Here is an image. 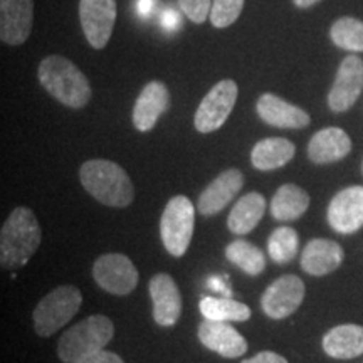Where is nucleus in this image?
Segmentation results:
<instances>
[{"label": "nucleus", "instance_id": "72a5a7b5", "mask_svg": "<svg viewBox=\"0 0 363 363\" xmlns=\"http://www.w3.org/2000/svg\"><path fill=\"white\" fill-rule=\"evenodd\" d=\"M293 2H294V6L299 9H308V7L315 6V4H318V2H321V0H293Z\"/></svg>", "mask_w": 363, "mask_h": 363}, {"label": "nucleus", "instance_id": "0eeeda50", "mask_svg": "<svg viewBox=\"0 0 363 363\" xmlns=\"http://www.w3.org/2000/svg\"><path fill=\"white\" fill-rule=\"evenodd\" d=\"M238 84L233 79H222L203 96L195 111L194 125L201 133H212L225 123L238 101Z\"/></svg>", "mask_w": 363, "mask_h": 363}, {"label": "nucleus", "instance_id": "6e6552de", "mask_svg": "<svg viewBox=\"0 0 363 363\" xmlns=\"http://www.w3.org/2000/svg\"><path fill=\"white\" fill-rule=\"evenodd\" d=\"M93 278L104 291L126 296L138 286V271L123 254H103L93 264Z\"/></svg>", "mask_w": 363, "mask_h": 363}, {"label": "nucleus", "instance_id": "473e14b6", "mask_svg": "<svg viewBox=\"0 0 363 363\" xmlns=\"http://www.w3.org/2000/svg\"><path fill=\"white\" fill-rule=\"evenodd\" d=\"M167 13H169V16L165 17V26H167V27H170V29H174V27H177V26L180 24V19L175 16V12H167Z\"/></svg>", "mask_w": 363, "mask_h": 363}, {"label": "nucleus", "instance_id": "ddd939ff", "mask_svg": "<svg viewBox=\"0 0 363 363\" xmlns=\"http://www.w3.org/2000/svg\"><path fill=\"white\" fill-rule=\"evenodd\" d=\"M34 0H0V39L9 45H21L33 30Z\"/></svg>", "mask_w": 363, "mask_h": 363}, {"label": "nucleus", "instance_id": "7c9ffc66", "mask_svg": "<svg viewBox=\"0 0 363 363\" xmlns=\"http://www.w3.org/2000/svg\"><path fill=\"white\" fill-rule=\"evenodd\" d=\"M78 363H125L123 358L113 352H106L101 350L98 353H93V355L83 358V360Z\"/></svg>", "mask_w": 363, "mask_h": 363}, {"label": "nucleus", "instance_id": "c756f323", "mask_svg": "<svg viewBox=\"0 0 363 363\" xmlns=\"http://www.w3.org/2000/svg\"><path fill=\"white\" fill-rule=\"evenodd\" d=\"M179 6L182 12L195 24H202L207 17H211L208 13L212 9V0H179Z\"/></svg>", "mask_w": 363, "mask_h": 363}, {"label": "nucleus", "instance_id": "f704fd0d", "mask_svg": "<svg viewBox=\"0 0 363 363\" xmlns=\"http://www.w3.org/2000/svg\"><path fill=\"white\" fill-rule=\"evenodd\" d=\"M150 7H152V0H142L140 2V11H142V13H148Z\"/></svg>", "mask_w": 363, "mask_h": 363}, {"label": "nucleus", "instance_id": "412c9836", "mask_svg": "<svg viewBox=\"0 0 363 363\" xmlns=\"http://www.w3.org/2000/svg\"><path fill=\"white\" fill-rule=\"evenodd\" d=\"M323 350L337 360H350L363 353V326L338 325L323 337Z\"/></svg>", "mask_w": 363, "mask_h": 363}, {"label": "nucleus", "instance_id": "f3484780", "mask_svg": "<svg viewBox=\"0 0 363 363\" xmlns=\"http://www.w3.org/2000/svg\"><path fill=\"white\" fill-rule=\"evenodd\" d=\"M170 93L162 81H150L136 98L133 106V125L138 131H150L158 118L169 110Z\"/></svg>", "mask_w": 363, "mask_h": 363}, {"label": "nucleus", "instance_id": "f257e3e1", "mask_svg": "<svg viewBox=\"0 0 363 363\" xmlns=\"http://www.w3.org/2000/svg\"><path fill=\"white\" fill-rule=\"evenodd\" d=\"M43 239L34 212L27 207L13 208L0 233V262L6 269L26 266Z\"/></svg>", "mask_w": 363, "mask_h": 363}, {"label": "nucleus", "instance_id": "4be33fe9", "mask_svg": "<svg viewBox=\"0 0 363 363\" xmlns=\"http://www.w3.org/2000/svg\"><path fill=\"white\" fill-rule=\"evenodd\" d=\"M266 211V199L261 194L251 192L240 197L227 217V227L230 233L246 235L256 229Z\"/></svg>", "mask_w": 363, "mask_h": 363}, {"label": "nucleus", "instance_id": "9b49d317", "mask_svg": "<svg viewBox=\"0 0 363 363\" xmlns=\"http://www.w3.org/2000/svg\"><path fill=\"white\" fill-rule=\"evenodd\" d=\"M363 91V59L352 54L342 61L338 67L333 88L328 94V106L331 111H348L357 103Z\"/></svg>", "mask_w": 363, "mask_h": 363}, {"label": "nucleus", "instance_id": "b1692460", "mask_svg": "<svg viewBox=\"0 0 363 363\" xmlns=\"http://www.w3.org/2000/svg\"><path fill=\"white\" fill-rule=\"evenodd\" d=\"M310 207V195L294 184H284L271 201V216L276 220H296Z\"/></svg>", "mask_w": 363, "mask_h": 363}, {"label": "nucleus", "instance_id": "6ab92c4d", "mask_svg": "<svg viewBox=\"0 0 363 363\" xmlns=\"http://www.w3.org/2000/svg\"><path fill=\"white\" fill-rule=\"evenodd\" d=\"M345 252L338 242L330 239H313L301 254V269L311 276H325L337 271L343 262Z\"/></svg>", "mask_w": 363, "mask_h": 363}, {"label": "nucleus", "instance_id": "5701e85b", "mask_svg": "<svg viewBox=\"0 0 363 363\" xmlns=\"http://www.w3.org/2000/svg\"><path fill=\"white\" fill-rule=\"evenodd\" d=\"M296 147L286 138H266L254 145L251 152L252 167L257 170L269 172L284 167L293 160Z\"/></svg>", "mask_w": 363, "mask_h": 363}, {"label": "nucleus", "instance_id": "9d476101", "mask_svg": "<svg viewBox=\"0 0 363 363\" xmlns=\"http://www.w3.org/2000/svg\"><path fill=\"white\" fill-rule=\"evenodd\" d=\"M83 33L94 49H104L116 22V0H79Z\"/></svg>", "mask_w": 363, "mask_h": 363}, {"label": "nucleus", "instance_id": "a878e982", "mask_svg": "<svg viewBox=\"0 0 363 363\" xmlns=\"http://www.w3.org/2000/svg\"><path fill=\"white\" fill-rule=\"evenodd\" d=\"M225 257L249 276H257L264 271L266 257L262 251L252 242L238 239L225 247Z\"/></svg>", "mask_w": 363, "mask_h": 363}, {"label": "nucleus", "instance_id": "dca6fc26", "mask_svg": "<svg viewBox=\"0 0 363 363\" xmlns=\"http://www.w3.org/2000/svg\"><path fill=\"white\" fill-rule=\"evenodd\" d=\"M244 185V175L238 169H229L217 177L208 187L203 190L197 201V211L202 216L211 217L224 211L234 201Z\"/></svg>", "mask_w": 363, "mask_h": 363}, {"label": "nucleus", "instance_id": "f03ea898", "mask_svg": "<svg viewBox=\"0 0 363 363\" xmlns=\"http://www.w3.org/2000/svg\"><path fill=\"white\" fill-rule=\"evenodd\" d=\"M43 88L67 108L81 110L91 99L89 81L74 62L62 56L43 59L38 69Z\"/></svg>", "mask_w": 363, "mask_h": 363}, {"label": "nucleus", "instance_id": "cd10ccee", "mask_svg": "<svg viewBox=\"0 0 363 363\" xmlns=\"http://www.w3.org/2000/svg\"><path fill=\"white\" fill-rule=\"evenodd\" d=\"M299 238L291 227H278L267 239V252L276 264H288L298 254Z\"/></svg>", "mask_w": 363, "mask_h": 363}, {"label": "nucleus", "instance_id": "aec40b11", "mask_svg": "<svg viewBox=\"0 0 363 363\" xmlns=\"http://www.w3.org/2000/svg\"><path fill=\"white\" fill-rule=\"evenodd\" d=\"M352 152L350 136L342 128H325L315 133L308 145V158L316 165L342 160Z\"/></svg>", "mask_w": 363, "mask_h": 363}, {"label": "nucleus", "instance_id": "393cba45", "mask_svg": "<svg viewBox=\"0 0 363 363\" xmlns=\"http://www.w3.org/2000/svg\"><path fill=\"white\" fill-rule=\"evenodd\" d=\"M202 316L214 321H247L251 318V308L230 298H202L199 305Z\"/></svg>", "mask_w": 363, "mask_h": 363}, {"label": "nucleus", "instance_id": "39448f33", "mask_svg": "<svg viewBox=\"0 0 363 363\" xmlns=\"http://www.w3.org/2000/svg\"><path fill=\"white\" fill-rule=\"evenodd\" d=\"M83 294L76 286H59L40 299L33 313L34 328L39 337H51L61 326L69 323L79 311Z\"/></svg>", "mask_w": 363, "mask_h": 363}, {"label": "nucleus", "instance_id": "2f4dec72", "mask_svg": "<svg viewBox=\"0 0 363 363\" xmlns=\"http://www.w3.org/2000/svg\"><path fill=\"white\" fill-rule=\"evenodd\" d=\"M240 363H288V360L284 357H281L279 353L261 352L256 357L247 358V360H242Z\"/></svg>", "mask_w": 363, "mask_h": 363}, {"label": "nucleus", "instance_id": "c9c22d12", "mask_svg": "<svg viewBox=\"0 0 363 363\" xmlns=\"http://www.w3.org/2000/svg\"><path fill=\"white\" fill-rule=\"evenodd\" d=\"M362 172H363V163H362Z\"/></svg>", "mask_w": 363, "mask_h": 363}, {"label": "nucleus", "instance_id": "a211bd4d", "mask_svg": "<svg viewBox=\"0 0 363 363\" xmlns=\"http://www.w3.org/2000/svg\"><path fill=\"white\" fill-rule=\"evenodd\" d=\"M257 115L264 123L276 128L301 130L310 125L311 118L305 110L284 101L272 93H264L257 99Z\"/></svg>", "mask_w": 363, "mask_h": 363}, {"label": "nucleus", "instance_id": "1a4fd4ad", "mask_svg": "<svg viewBox=\"0 0 363 363\" xmlns=\"http://www.w3.org/2000/svg\"><path fill=\"white\" fill-rule=\"evenodd\" d=\"M305 293V283L301 278L284 274L267 286L261 296V308L272 320H284L301 306Z\"/></svg>", "mask_w": 363, "mask_h": 363}, {"label": "nucleus", "instance_id": "f8f14e48", "mask_svg": "<svg viewBox=\"0 0 363 363\" xmlns=\"http://www.w3.org/2000/svg\"><path fill=\"white\" fill-rule=\"evenodd\" d=\"M328 224L338 234H353L363 225V187L343 189L331 199L328 212Z\"/></svg>", "mask_w": 363, "mask_h": 363}, {"label": "nucleus", "instance_id": "20e7f679", "mask_svg": "<svg viewBox=\"0 0 363 363\" xmlns=\"http://www.w3.org/2000/svg\"><path fill=\"white\" fill-rule=\"evenodd\" d=\"M115 337V325L108 316L84 318L62 333L57 343V357L65 363H78L83 358L104 350Z\"/></svg>", "mask_w": 363, "mask_h": 363}, {"label": "nucleus", "instance_id": "7ed1b4c3", "mask_svg": "<svg viewBox=\"0 0 363 363\" xmlns=\"http://www.w3.org/2000/svg\"><path fill=\"white\" fill-rule=\"evenodd\" d=\"M79 180L86 192L108 207H128L135 199L133 184L120 165L110 160H89L81 165Z\"/></svg>", "mask_w": 363, "mask_h": 363}, {"label": "nucleus", "instance_id": "bb28decb", "mask_svg": "<svg viewBox=\"0 0 363 363\" xmlns=\"http://www.w3.org/2000/svg\"><path fill=\"white\" fill-rule=\"evenodd\" d=\"M330 38L340 49L363 52V22L355 17H342L331 26Z\"/></svg>", "mask_w": 363, "mask_h": 363}, {"label": "nucleus", "instance_id": "4468645a", "mask_svg": "<svg viewBox=\"0 0 363 363\" xmlns=\"http://www.w3.org/2000/svg\"><path fill=\"white\" fill-rule=\"evenodd\" d=\"M197 335L203 347L224 358H238L247 352V342L233 325H229V321L203 318Z\"/></svg>", "mask_w": 363, "mask_h": 363}, {"label": "nucleus", "instance_id": "423d86ee", "mask_svg": "<svg viewBox=\"0 0 363 363\" xmlns=\"http://www.w3.org/2000/svg\"><path fill=\"white\" fill-rule=\"evenodd\" d=\"M195 225V207L185 195H177L167 203L160 219V235L167 252L182 257L190 246Z\"/></svg>", "mask_w": 363, "mask_h": 363}, {"label": "nucleus", "instance_id": "c85d7f7f", "mask_svg": "<svg viewBox=\"0 0 363 363\" xmlns=\"http://www.w3.org/2000/svg\"><path fill=\"white\" fill-rule=\"evenodd\" d=\"M244 0H212L211 22L217 29H225L239 19Z\"/></svg>", "mask_w": 363, "mask_h": 363}, {"label": "nucleus", "instance_id": "2eb2a0df", "mask_svg": "<svg viewBox=\"0 0 363 363\" xmlns=\"http://www.w3.org/2000/svg\"><path fill=\"white\" fill-rule=\"evenodd\" d=\"M150 296L153 303V320L160 326H174L182 315V296L172 276L160 272L150 279Z\"/></svg>", "mask_w": 363, "mask_h": 363}]
</instances>
